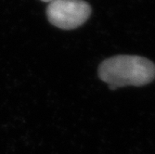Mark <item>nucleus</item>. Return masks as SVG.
<instances>
[{"label":"nucleus","instance_id":"f257e3e1","mask_svg":"<svg viewBox=\"0 0 155 154\" xmlns=\"http://www.w3.org/2000/svg\"><path fill=\"white\" fill-rule=\"evenodd\" d=\"M98 76L111 90L128 86L141 87L154 80L155 65L139 56L118 55L101 63Z\"/></svg>","mask_w":155,"mask_h":154},{"label":"nucleus","instance_id":"f03ea898","mask_svg":"<svg viewBox=\"0 0 155 154\" xmlns=\"http://www.w3.org/2000/svg\"><path fill=\"white\" fill-rule=\"evenodd\" d=\"M90 6L83 0H56L47 8L48 21L63 30H73L89 18Z\"/></svg>","mask_w":155,"mask_h":154},{"label":"nucleus","instance_id":"7ed1b4c3","mask_svg":"<svg viewBox=\"0 0 155 154\" xmlns=\"http://www.w3.org/2000/svg\"><path fill=\"white\" fill-rule=\"evenodd\" d=\"M42 1H44V2H53V1H56V0H42Z\"/></svg>","mask_w":155,"mask_h":154}]
</instances>
